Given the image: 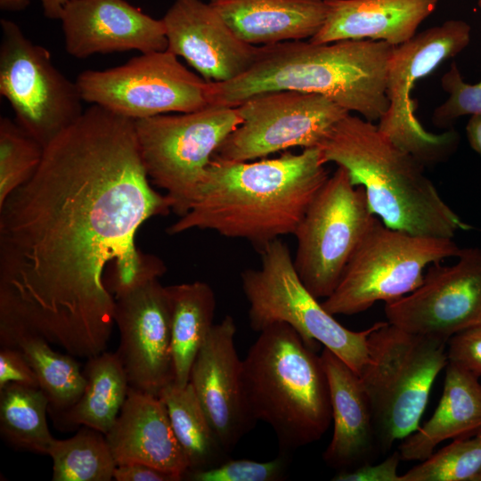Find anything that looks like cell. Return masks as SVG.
I'll use <instances>...</instances> for the list:
<instances>
[{"label":"cell","instance_id":"4","mask_svg":"<svg viewBox=\"0 0 481 481\" xmlns=\"http://www.w3.org/2000/svg\"><path fill=\"white\" fill-rule=\"evenodd\" d=\"M317 148L325 164L344 167L364 189L371 213L386 226L447 239L470 228L442 199L425 165L373 122L348 113Z\"/></svg>","mask_w":481,"mask_h":481},{"label":"cell","instance_id":"38","mask_svg":"<svg viewBox=\"0 0 481 481\" xmlns=\"http://www.w3.org/2000/svg\"><path fill=\"white\" fill-rule=\"evenodd\" d=\"M113 479L117 481H180L183 478L153 466L135 462L117 465Z\"/></svg>","mask_w":481,"mask_h":481},{"label":"cell","instance_id":"34","mask_svg":"<svg viewBox=\"0 0 481 481\" xmlns=\"http://www.w3.org/2000/svg\"><path fill=\"white\" fill-rule=\"evenodd\" d=\"M441 86L449 96L433 112L435 126L448 128L462 116L481 114V81L467 83L456 62H452L450 69L442 77Z\"/></svg>","mask_w":481,"mask_h":481},{"label":"cell","instance_id":"15","mask_svg":"<svg viewBox=\"0 0 481 481\" xmlns=\"http://www.w3.org/2000/svg\"><path fill=\"white\" fill-rule=\"evenodd\" d=\"M240 125L214 156L250 161L292 147H319L349 111L317 94L292 90L251 96L237 106Z\"/></svg>","mask_w":481,"mask_h":481},{"label":"cell","instance_id":"42","mask_svg":"<svg viewBox=\"0 0 481 481\" xmlns=\"http://www.w3.org/2000/svg\"><path fill=\"white\" fill-rule=\"evenodd\" d=\"M471 481H481V468L476 473V475L473 477Z\"/></svg>","mask_w":481,"mask_h":481},{"label":"cell","instance_id":"5","mask_svg":"<svg viewBox=\"0 0 481 481\" xmlns=\"http://www.w3.org/2000/svg\"><path fill=\"white\" fill-rule=\"evenodd\" d=\"M241 388L249 417L273 428L281 452L320 440L332 421L321 355L285 322L260 331L242 360Z\"/></svg>","mask_w":481,"mask_h":481},{"label":"cell","instance_id":"14","mask_svg":"<svg viewBox=\"0 0 481 481\" xmlns=\"http://www.w3.org/2000/svg\"><path fill=\"white\" fill-rule=\"evenodd\" d=\"M164 263L146 254L134 283L114 297V322L119 331L118 355L130 387L158 396L174 382L171 304L159 278Z\"/></svg>","mask_w":481,"mask_h":481},{"label":"cell","instance_id":"7","mask_svg":"<svg viewBox=\"0 0 481 481\" xmlns=\"http://www.w3.org/2000/svg\"><path fill=\"white\" fill-rule=\"evenodd\" d=\"M257 251L260 268L246 269L240 275L251 329L260 332L285 322L310 348L317 351L323 345L359 375L369 359L368 338L382 322L362 331L346 329L303 284L283 241L276 239Z\"/></svg>","mask_w":481,"mask_h":481},{"label":"cell","instance_id":"9","mask_svg":"<svg viewBox=\"0 0 481 481\" xmlns=\"http://www.w3.org/2000/svg\"><path fill=\"white\" fill-rule=\"evenodd\" d=\"M460 250L452 239L412 235L377 217L322 305L332 315H352L378 301L399 298L420 285L428 265L457 257Z\"/></svg>","mask_w":481,"mask_h":481},{"label":"cell","instance_id":"25","mask_svg":"<svg viewBox=\"0 0 481 481\" xmlns=\"http://www.w3.org/2000/svg\"><path fill=\"white\" fill-rule=\"evenodd\" d=\"M0 344L23 354L49 401L51 412L59 415L80 398L86 378L73 355L54 351L42 335L4 319H0Z\"/></svg>","mask_w":481,"mask_h":481},{"label":"cell","instance_id":"31","mask_svg":"<svg viewBox=\"0 0 481 481\" xmlns=\"http://www.w3.org/2000/svg\"><path fill=\"white\" fill-rule=\"evenodd\" d=\"M44 151L16 121L0 118V206L35 174Z\"/></svg>","mask_w":481,"mask_h":481},{"label":"cell","instance_id":"13","mask_svg":"<svg viewBox=\"0 0 481 481\" xmlns=\"http://www.w3.org/2000/svg\"><path fill=\"white\" fill-rule=\"evenodd\" d=\"M76 83L84 102L134 120L208 106V81L167 50L141 53L103 70H85Z\"/></svg>","mask_w":481,"mask_h":481},{"label":"cell","instance_id":"29","mask_svg":"<svg viewBox=\"0 0 481 481\" xmlns=\"http://www.w3.org/2000/svg\"><path fill=\"white\" fill-rule=\"evenodd\" d=\"M49 401L38 387L9 383L0 388V433L12 447L46 454L54 440L46 413Z\"/></svg>","mask_w":481,"mask_h":481},{"label":"cell","instance_id":"41","mask_svg":"<svg viewBox=\"0 0 481 481\" xmlns=\"http://www.w3.org/2000/svg\"><path fill=\"white\" fill-rule=\"evenodd\" d=\"M29 0H0V8L2 11L19 12L26 9Z\"/></svg>","mask_w":481,"mask_h":481},{"label":"cell","instance_id":"37","mask_svg":"<svg viewBox=\"0 0 481 481\" xmlns=\"http://www.w3.org/2000/svg\"><path fill=\"white\" fill-rule=\"evenodd\" d=\"M401 457L396 450L381 463H367L348 470L338 471L333 481H400L397 469Z\"/></svg>","mask_w":481,"mask_h":481},{"label":"cell","instance_id":"6","mask_svg":"<svg viewBox=\"0 0 481 481\" xmlns=\"http://www.w3.org/2000/svg\"><path fill=\"white\" fill-rule=\"evenodd\" d=\"M446 342L382 322L368 338L359 377L368 395L381 455L419 428L431 387L446 367Z\"/></svg>","mask_w":481,"mask_h":481},{"label":"cell","instance_id":"43","mask_svg":"<svg viewBox=\"0 0 481 481\" xmlns=\"http://www.w3.org/2000/svg\"><path fill=\"white\" fill-rule=\"evenodd\" d=\"M477 4H478L479 9L481 11V0H478Z\"/></svg>","mask_w":481,"mask_h":481},{"label":"cell","instance_id":"20","mask_svg":"<svg viewBox=\"0 0 481 481\" xmlns=\"http://www.w3.org/2000/svg\"><path fill=\"white\" fill-rule=\"evenodd\" d=\"M321 358L327 375L333 435L322 453L338 471L373 461L381 455L371 405L359 375L324 347Z\"/></svg>","mask_w":481,"mask_h":481},{"label":"cell","instance_id":"39","mask_svg":"<svg viewBox=\"0 0 481 481\" xmlns=\"http://www.w3.org/2000/svg\"><path fill=\"white\" fill-rule=\"evenodd\" d=\"M466 133L470 147L481 156V114L470 115Z\"/></svg>","mask_w":481,"mask_h":481},{"label":"cell","instance_id":"40","mask_svg":"<svg viewBox=\"0 0 481 481\" xmlns=\"http://www.w3.org/2000/svg\"><path fill=\"white\" fill-rule=\"evenodd\" d=\"M71 0H40L44 14L51 20H60L65 5Z\"/></svg>","mask_w":481,"mask_h":481},{"label":"cell","instance_id":"11","mask_svg":"<svg viewBox=\"0 0 481 481\" xmlns=\"http://www.w3.org/2000/svg\"><path fill=\"white\" fill-rule=\"evenodd\" d=\"M364 189L338 167L309 205L294 234L293 263L306 288L317 298L337 287L352 255L376 221Z\"/></svg>","mask_w":481,"mask_h":481},{"label":"cell","instance_id":"1","mask_svg":"<svg viewBox=\"0 0 481 481\" xmlns=\"http://www.w3.org/2000/svg\"><path fill=\"white\" fill-rule=\"evenodd\" d=\"M172 208L151 185L135 121L91 105L0 206V317L74 357L106 351L114 297L144 262L136 232Z\"/></svg>","mask_w":481,"mask_h":481},{"label":"cell","instance_id":"3","mask_svg":"<svg viewBox=\"0 0 481 481\" xmlns=\"http://www.w3.org/2000/svg\"><path fill=\"white\" fill-rule=\"evenodd\" d=\"M395 48L373 40L261 45L245 73L226 82H208V105L237 107L259 94L292 90L323 95L368 121H379L388 108L387 69Z\"/></svg>","mask_w":481,"mask_h":481},{"label":"cell","instance_id":"22","mask_svg":"<svg viewBox=\"0 0 481 481\" xmlns=\"http://www.w3.org/2000/svg\"><path fill=\"white\" fill-rule=\"evenodd\" d=\"M439 0H324L325 20L309 39L314 44L342 40L383 41L398 46L416 35Z\"/></svg>","mask_w":481,"mask_h":481},{"label":"cell","instance_id":"23","mask_svg":"<svg viewBox=\"0 0 481 481\" xmlns=\"http://www.w3.org/2000/svg\"><path fill=\"white\" fill-rule=\"evenodd\" d=\"M232 31L250 45L312 38L326 15L324 0H210Z\"/></svg>","mask_w":481,"mask_h":481},{"label":"cell","instance_id":"36","mask_svg":"<svg viewBox=\"0 0 481 481\" xmlns=\"http://www.w3.org/2000/svg\"><path fill=\"white\" fill-rule=\"evenodd\" d=\"M9 383L40 388L37 377L23 354L14 347L1 346L0 388Z\"/></svg>","mask_w":481,"mask_h":481},{"label":"cell","instance_id":"12","mask_svg":"<svg viewBox=\"0 0 481 481\" xmlns=\"http://www.w3.org/2000/svg\"><path fill=\"white\" fill-rule=\"evenodd\" d=\"M0 94L16 123L45 147L84 112L75 82L53 63L49 51L29 40L15 22L2 19Z\"/></svg>","mask_w":481,"mask_h":481},{"label":"cell","instance_id":"32","mask_svg":"<svg viewBox=\"0 0 481 481\" xmlns=\"http://www.w3.org/2000/svg\"><path fill=\"white\" fill-rule=\"evenodd\" d=\"M481 468V428L453 439L401 475L400 481H471Z\"/></svg>","mask_w":481,"mask_h":481},{"label":"cell","instance_id":"8","mask_svg":"<svg viewBox=\"0 0 481 481\" xmlns=\"http://www.w3.org/2000/svg\"><path fill=\"white\" fill-rule=\"evenodd\" d=\"M135 121L148 177L166 191L172 211L180 217L195 201L217 149L242 118L237 107L208 105Z\"/></svg>","mask_w":481,"mask_h":481},{"label":"cell","instance_id":"16","mask_svg":"<svg viewBox=\"0 0 481 481\" xmlns=\"http://www.w3.org/2000/svg\"><path fill=\"white\" fill-rule=\"evenodd\" d=\"M452 265L433 264L409 294L385 303L387 322L444 342L481 322V249H461Z\"/></svg>","mask_w":481,"mask_h":481},{"label":"cell","instance_id":"24","mask_svg":"<svg viewBox=\"0 0 481 481\" xmlns=\"http://www.w3.org/2000/svg\"><path fill=\"white\" fill-rule=\"evenodd\" d=\"M481 428V383L471 372L450 363L444 390L431 418L401 440L402 461H424L447 439L466 437Z\"/></svg>","mask_w":481,"mask_h":481},{"label":"cell","instance_id":"18","mask_svg":"<svg viewBox=\"0 0 481 481\" xmlns=\"http://www.w3.org/2000/svg\"><path fill=\"white\" fill-rule=\"evenodd\" d=\"M66 52L77 59L135 50L167 48L162 19H154L126 0H71L60 17Z\"/></svg>","mask_w":481,"mask_h":481},{"label":"cell","instance_id":"35","mask_svg":"<svg viewBox=\"0 0 481 481\" xmlns=\"http://www.w3.org/2000/svg\"><path fill=\"white\" fill-rule=\"evenodd\" d=\"M446 348L448 363L481 376V322L452 336Z\"/></svg>","mask_w":481,"mask_h":481},{"label":"cell","instance_id":"33","mask_svg":"<svg viewBox=\"0 0 481 481\" xmlns=\"http://www.w3.org/2000/svg\"><path fill=\"white\" fill-rule=\"evenodd\" d=\"M289 453L268 461L228 459L214 468L188 471L184 477L192 481H277L285 478Z\"/></svg>","mask_w":481,"mask_h":481},{"label":"cell","instance_id":"26","mask_svg":"<svg viewBox=\"0 0 481 481\" xmlns=\"http://www.w3.org/2000/svg\"><path fill=\"white\" fill-rule=\"evenodd\" d=\"M171 304L174 383L188 384L193 362L212 327L216 298L204 281L167 286Z\"/></svg>","mask_w":481,"mask_h":481},{"label":"cell","instance_id":"17","mask_svg":"<svg viewBox=\"0 0 481 481\" xmlns=\"http://www.w3.org/2000/svg\"><path fill=\"white\" fill-rule=\"evenodd\" d=\"M167 50L184 59L208 82H226L245 73L261 46L240 39L209 4L175 0L162 18Z\"/></svg>","mask_w":481,"mask_h":481},{"label":"cell","instance_id":"30","mask_svg":"<svg viewBox=\"0 0 481 481\" xmlns=\"http://www.w3.org/2000/svg\"><path fill=\"white\" fill-rule=\"evenodd\" d=\"M53 481H110L117 467L104 434L83 427L73 436L53 441Z\"/></svg>","mask_w":481,"mask_h":481},{"label":"cell","instance_id":"27","mask_svg":"<svg viewBox=\"0 0 481 481\" xmlns=\"http://www.w3.org/2000/svg\"><path fill=\"white\" fill-rule=\"evenodd\" d=\"M86 386L80 398L59 414L60 422L88 427L106 435L115 423L129 390L123 365L115 353L104 351L87 359Z\"/></svg>","mask_w":481,"mask_h":481},{"label":"cell","instance_id":"2","mask_svg":"<svg viewBox=\"0 0 481 481\" xmlns=\"http://www.w3.org/2000/svg\"><path fill=\"white\" fill-rule=\"evenodd\" d=\"M329 176L317 147L253 162L214 156L195 201L167 232L211 230L258 250L294 234Z\"/></svg>","mask_w":481,"mask_h":481},{"label":"cell","instance_id":"28","mask_svg":"<svg viewBox=\"0 0 481 481\" xmlns=\"http://www.w3.org/2000/svg\"><path fill=\"white\" fill-rule=\"evenodd\" d=\"M164 403L174 434L187 459L190 470L207 469L227 461L221 444L190 382H172L158 395Z\"/></svg>","mask_w":481,"mask_h":481},{"label":"cell","instance_id":"19","mask_svg":"<svg viewBox=\"0 0 481 481\" xmlns=\"http://www.w3.org/2000/svg\"><path fill=\"white\" fill-rule=\"evenodd\" d=\"M233 318L226 315L214 324L192 366L189 382L218 439L233 450L255 424L242 396L241 364L234 337Z\"/></svg>","mask_w":481,"mask_h":481},{"label":"cell","instance_id":"21","mask_svg":"<svg viewBox=\"0 0 481 481\" xmlns=\"http://www.w3.org/2000/svg\"><path fill=\"white\" fill-rule=\"evenodd\" d=\"M117 465L143 463L184 479L187 459L159 396L129 387L121 411L105 435Z\"/></svg>","mask_w":481,"mask_h":481},{"label":"cell","instance_id":"10","mask_svg":"<svg viewBox=\"0 0 481 481\" xmlns=\"http://www.w3.org/2000/svg\"><path fill=\"white\" fill-rule=\"evenodd\" d=\"M470 39L469 23L449 20L395 46L389 61L386 90L388 108L379 120L378 128L425 166L447 159L455 150L459 136L454 130L441 135L427 131L415 115L416 102L412 92L418 80L462 52Z\"/></svg>","mask_w":481,"mask_h":481}]
</instances>
